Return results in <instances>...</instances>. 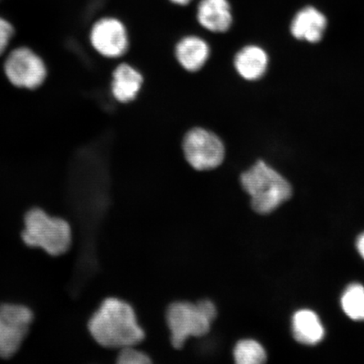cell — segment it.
I'll list each match as a JSON object with an SVG mask.
<instances>
[{
	"label": "cell",
	"mask_w": 364,
	"mask_h": 364,
	"mask_svg": "<svg viewBox=\"0 0 364 364\" xmlns=\"http://www.w3.org/2000/svg\"><path fill=\"white\" fill-rule=\"evenodd\" d=\"M91 336L104 348L122 349L142 343L144 331L131 304L117 298L105 299L88 323Z\"/></svg>",
	"instance_id": "1"
},
{
	"label": "cell",
	"mask_w": 364,
	"mask_h": 364,
	"mask_svg": "<svg viewBox=\"0 0 364 364\" xmlns=\"http://www.w3.org/2000/svg\"><path fill=\"white\" fill-rule=\"evenodd\" d=\"M240 184L250 196L254 210L261 215L274 211L292 195L289 182L263 161L255 163L241 174Z\"/></svg>",
	"instance_id": "2"
},
{
	"label": "cell",
	"mask_w": 364,
	"mask_h": 364,
	"mask_svg": "<svg viewBox=\"0 0 364 364\" xmlns=\"http://www.w3.org/2000/svg\"><path fill=\"white\" fill-rule=\"evenodd\" d=\"M166 317L171 343L175 348H181L189 338H203L210 331L217 308L209 299L177 301L168 308Z\"/></svg>",
	"instance_id": "3"
},
{
	"label": "cell",
	"mask_w": 364,
	"mask_h": 364,
	"mask_svg": "<svg viewBox=\"0 0 364 364\" xmlns=\"http://www.w3.org/2000/svg\"><path fill=\"white\" fill-rule=\"evenodd\" d=\"M22 240L29 247L41 248L50 256H61L72 244L71 227L66 220L50 216L42 209H31L25 217Z\"/></svg>",
	"instance_id": "4"
},
{
	"label": "cell",
	"mask_w": 364,
	"mask_h": 364,
	"mask_svg": "<svg viewBox=\"0 0 364 364\" xmlns=\"http://www.w3.org/2000/svg\"><path fill=\"white\" fill-rule=\"evenodd\" d=\"M182 151L186 162L196 171H206L220 167L225 159L224 142L213 132L193 127L182 140Z\"/></svg>",
	"instance_id": "5"
},
{
	"label": "cell",
	"mask_w": 364,
	"mask_h": 364,
	"mask_svg": "<svg viewBox=\"0 0 364 364\" xmlns=\"http://www.w3.org/2000/svg\"><path fill=\"white\" fill-rule=\"evenodd\" d=\"M4 71L14 86L27 90L40 87L47 77V67L42 58L26 47L17 48L8 54Z\"/></svg>",
	"instance_id": "6"
},
{
	"label": "cell",
	"mask_w": 364,
	"mask_h": 364,
	"mask_svg": "<svg viewBox=\"0 0 364 364\" xmlns=\"http://www.w3.org/2000/svg\"><path fill=\"white\" fill-rule=\"evenodd\" d=\"M33 321V313L21 304L0 306V358H10L20 349Z\"/></svg>",
	"instance_id": "7"
},
{
	"label": "cell",
	"mask_w": 364,
	"mask_h": 364,
	"mask_svg": "<svg viewBox=\"0 0 364 364\" xmlns=\"http://www.w3.org/2000/svg\"><path fill=\"white\" fill-rule=\"evenodd\" d=\"M90 41L95 51L107 58L124 56L129 48L126 26L112 17L102 18L95 23L90 30Z\"/></svg>",
	"instance_id": "8"
},
{
	"label": "cell",
	"mask_w": 364,
	"mask_h": 364,
	"mask_svg": "<svg viewBox=\"0 0 364 364\" xmlns=\"http://www.w3.org/2000/svg\"><path fill=\"white\" fill-rule=\"evenodd\" d=\"M199 24L213 33H224L229 31L233 16L228 0H201L197 11Z\"/></svg>",
	"instance_id": "9"
},
{
	"label": "cell",
	"mask_w": 364,
	"mask_h": 364,
	"mask_svg": "<svg viewBox=\"0 0 364 364\" xmlns=\"http://www.w3.org/2000/svg\"><path fill=\"white\" fill-rule=\"evenodd\" d=\"M144 84V77L136 68L124 63L113 71L111 90L113 97L121 103L134 102Z\"/></svg>",
	"instance_id": "10"
},
{
	"label": "cell",
	"mask_w": 364,
	"mask_h": 364,
	"mask_svg": "<svg viewBox=\"0 0 364 364\" xmlns=\"http://www.w3.org/2000/svg\"><path fill=\"white\" fill-rule=\"evenodd\" d=\"M177 62L188 72H198L206 65L210 57V47L198 36H186L176 45Z\"/></svg>",
	"instance_id": "11"
},
{
	"label": "cell",
	"mask_w": 364,
	"mask_h": 364,
	"mask_svg": "<svg viewBox=\"0 0 364 364\" xmlns=\"http://www.w3.org/2000/svg\"><path fill=\"white\" fill-rule=\"evenodd\" d=\"M267 53L257 45H248L235 54L234 66L241 78L247 81L260 80L268 68Z\"/></svg>",
	"instance_id": "12"
},
{
	"label": "cell",
	"mask_w": 364,
	"mask_h": 364,
	"mask_svg": "<svg viewBox=\"0 0 364 364\" xmlns=\"http://www.w3.org/2000/svg\"><path fill=\"white\" fill-rule=\"evenodd\" d=\"M327 25L326 18L316 8L306 7L297 13L291 23V33L295 38L309 43L320 42Z\"/></svg>",
	"instance_id": "13"
},
{
	"label": "cell",
	"mask_w": 364,
	"mask_h": 364,
	"mask_svg": "<svg viewBox=\"0 0 364 364\" xmlns=\"http://www.w3.org/2000/svg\"><path fill=\"white\" fill-rule=\"evenodd\" d=\"M292 323L294 338L300 343L315 345L324 338V328L315 312L308 309L296 312Z\"/></svg>",
	"instance_id": "14"
},
{
	"label": "cell",
	"mask_w": 364,
	"mask_h": 364,
	"mask_svg": "<svg viewBox=\"0 0 364 364\" xmlns=\"http://www.w3.org/2000/svg\"><path fill=\"white\" fill-rule=\"evenodd\" d=\"M233 358L238 364H260L266 362L267 353L258 341L242 339L235 344Z\"/></svg>",
	"instance_id": "15"
},
{
	"label": "cell",
	"mask_w": 364,
	"mask_h": 364,
	"mask_svg": "<svg viewBox=\"0 0 364 364\" xmlns=\"http://www.w3.org/2000/svg\"><path fill=\"white\" fill-rule=\"evenodd\" d=\"M346 315L353 321H364V287L353 284L346 289L341 299Z\"/></svg>",
	"instance_id": "16"
},
{
	"label": "cell",
	"mask_w": 364,
	"mask_h": 364,
	"mask_svg": "<svg viewBox=\"0 0 364 364\" xmlns=\"http://www.w3.org/2000/svg\"><path fill=\"white\" fill-rule=\"evenodd\" d=\"M117 362L119 364H148L152 360L147 353L136 348V346H131L119 350Z\"/></svg>",
	"instance_id": "17"
},
{
	"label": "cell",
	"mask_w": 364,
	"mask_h": 364,
	"mask_svg": "<svg viewBox=\"0 0 364 364\" xmlns=\"http://www.w3.org/2000/svg\"><path fill=\"white\" fill-rule=\"evenodd\" d=\"M13 35V26L10 22L0 18V56L6 51Z\"/></svg>",
	"instance_id": "18"
},
{
	"label": "cell",
	"mask_w": 364,
	"mask_h": 364,
	"mask_svg": "<svg viewBox=\"0 0 364 364\" xmlns=\"http://www.w3.org/2000/svg\"><path fill=\"white\" fill-rule=\"evenodd\" d=\"M357 248L359 254H360L362 257L364 259V233L359 235V237L358 238Z\"/></svg>",
	"instance_id": "19"
},
{
	"label": "cell",
	"mask_w": 364,
	"mask_h": 364,
	"mask_svg": "<svg viewBox=\"0 0 364 364\" xmlns=\"http://www.w3.org/2000/svg\"><path fill=\"white\" fill-rule=\"evenodd\" d=\"M171 1L176 4H178V6H186V4L192 2L193 0H171Z\"/></svg>",
	"instance_id": "20"
}]
</instances>
